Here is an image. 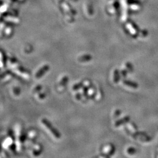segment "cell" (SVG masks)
<instances>
[{
  "label": "cell",
  "mask_w": 158,
  "mask_h": 158,
  "mask_svg": "<svg viewBox=\"0 0 158 158\" xmlns=\"http://www.w3.org/2000/svg\"><path fill=\"white\" fill-rule=\"evenodd\" d=\"M81 97H82V95H81V94L80 93H77L76 95V98L77 100H80L81 99Z\"/></svg>",
  "instance_id": "obj_12"
},
{
  "label": "cell",
  "mask_w": 158,
  "mask_h": 158,
  "mask_svg": "<svg viewBox=\"0 0 158 158\" xmlns=\"http://www.w3.org/2000/svg\"><path fill=\"white\" fill-rule=\"evenodd\" d=\"M68 80H69V77L67 76H64L60 82V85L61 86H65L67 84Z\"/></svg>",
  "instance_id": "obj_6"
},
{
  "label": "cell",
  "mask_w": 158,
  "mask_h": 158,
  "mask_svg": "<svg viewBox=\"0 0 158 158\" xmlns=\"http://www.w3.org/2000/svg\"><path fill=\"white\" fill-rule=\"evenodd\" d=\"M42 122L43 124V125L48 128L49 131L52 132V134L54 135L56 138H60L61 136L60 134L59 133V132L57 131V129L53 127V125L51 124L50 122L49 121L48 119L45 118H43L42 119Z\"/></svg>",
  "instance_id": "obj_1"
},
{
  "label": "cell",
  "mask_w": 158,
  "mask_h": 158,
  "mask_svg": "<svg viewBox=\"0 0 158 158\" xmlns=\"http://www.w3.org/2000/svg\"><path fill=\"white\" fill-rule=\"evenodd\" d=\"M119 78V72L118 70H115L114 73V82L115 83H117L118 82Z\"/></svg>",
  "instance_id": "obj_7"
},
{
  "label": "cell",
  "mask_w": 158,
  "mask_h": 158,
  "mask_svg": "<svg viewBox=\"0 0 158 158\" xmlns=\"http://www.w3.org/2000/svg\"><path fill=\"white\" fill-rule=\"evenodd\" d=\"M120 114V111L119 110H117L116 111H115V114H114V115L115 117H117V116H118V115Z\"/></svg>",
  "instance_id": "obj_15"
},
{
  "label": "cell",
  "mask_w": 158,
  "mask_h": 158,
  "mask_svg": "<svg viewBox=\"0 0 158 158\" xmlns=\"http://www.w3.org/2000/svg\"><path fill=\"white\" fill-rule=\"evenodd\" d=\"M91 59H92V56L90 55H84L79 57L78 61L80 62H86L90 61Z\"/></svg>",
  "instance_id": "obj_3"
},
{
  "label": "cell",
  "mask_w": 158,
  "mask_h": 158,
  "mask_svg": "<svg viewBox=\"0 0 158 158\" xmlns=\"http://www.w3.org/2000/svg\"><path fill=\"white\" fill-rule=\"evenodd\" d=\"M128 152L129 153H133V152H135V149H134V148H129V149H128Z\"/></svg>",
  "instance_id": "obj_14"
},
{
  "label": "cell",
  "mask_w": 158,
  "mask_h": 158,
  "mask_svg": "<svg viewBox=\"0 0 158 158\" xmlns=\"http://www.w3.org/2000/svg\"><path fill=\"white\" fill-rule=\"evenodd\" d=\"M124 83L125 85H127V86H128L129 87H134V88H136V87H138V85L136 84V83H133V82H130V81H124Z\"/></svg>",
  "instance_id": "obj_5"
},
{
  "label": "cell",
  "mask_w": 158,
  "mask_h": 158,
  "mask_svg": "<svg viewBox=\"0 0 158 158\" xmlns=\"http://www.w3.org/2000/svg\"><path fill=\"white\" fill-rule=\"evenodd\" d=\"M45 97V94L42 93V94H40L39 95V98L40 99H43Z\"/></svg>",
  "instance_id": "obj_11"
},
{
  "label": "cell",
  "mask_w": 158,
  "mask_h": 158,
  "mask_svg": "<svg viewBox=\"0 0 158 158\" xmlns=\"http://www.w3.org/2000/svg\"><path fill=\"white\" fill-rule=\"evenodd\" d=\"M14 93L16 95H18L20 94V89L16 87V88H15L14 89Z\"/></svg>",
  "instance_id": "obj_10"
},
{
  "label": "cell",
  "mask_w": 158,
  "mask_h": 158,
  "mask_svg": "<svg viewBox=\"0 0 158 158\" xmlns=\"http://www.w3.org/2000/svg\"><path fill=\"white\" fill-rule=\"evenodd\" d=\"M129 120V117H125L124 118H123L122 119H119V120L116 121V122L115 124V127H119V126H120L121 124H124L125 122H128Z\"/></svg>",
  "instance_id": "obj_4"
},
{
  "label": "cell",
  "mask_w": 158,
  "mask_h": 158,
  "mask_svg": "<svg viewBox=\"0 0 158 158\" xmlns=\"http://www.w3.org/2000/svg\"><path fill=\"white\" fill-rule=\"evenodd\" d=\"M49 66L48 65H44L43 67L40 68V69L38 70V71L36 72V73L35 74V77L36 78H39L40 77H41L42 76H43L45 73L46 72H47L49 70Z\"/></svg>",
  "instance_id": "obj_2"
},
{
  "label": "cell",
  "mask_w": 158,
  "mask_h": 158,
  "mask_svg": "<svg viewBox=\"0 0 158 158\" xmlns=\"http://www.w3.org/2000/svg\"><path fill=\"white\" fill-rule=\"evenodd\" d=\"M41 88H42L41 86H40V85H38V86H36L35 88V89H34V91H35V92H37V91H39L41 89Z\"/></svg>",
  "instance_id": "obj_9"
},
{
  "label": "cell",
  "mask_w": 158,
  "mask_h": 158,
  "mask_svg": "<svg viewBox=\"0 0 158 158\" xmlns=\"http://www.w3.org/2000/svg\"><path fill=\"white\" fill-rule=\"evenodd\" d=\"M126 66H127L128 69V70H131V69H132V66H131V65H130L129 63H127L126 64Z\"/></svg>",
  "instance_id": "obj_13"
},
{
  "label": "cell",
  "mask_w": 158,
  "mask_h": 158,
  "mask_svg": "<svg viewBox=\"0 0 158 158\" xmlns=\"http://www.w3.org/2000/svg\"><path fill=\"white\" fill-rule=\"evenodd\" d=\"M83 86V83H77V84H74L73 87V90H77L82 88Z\"/></svg>",
  "instance_id": "obj_8"
}]
</instances>
